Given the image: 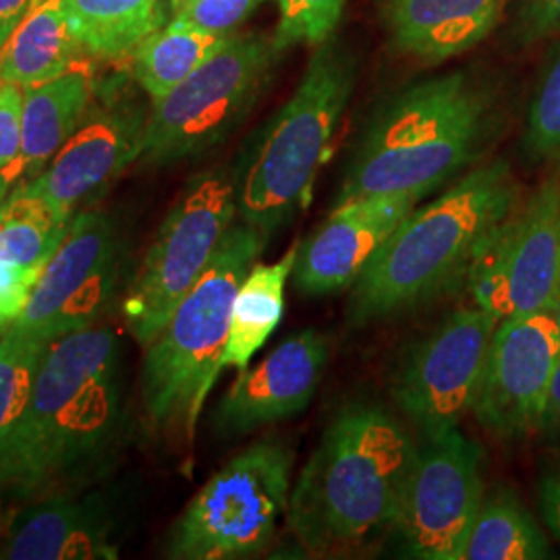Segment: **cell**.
<instances>
[{"instance_id": "obj_38", "label": "cell", "mask_w": 560, "mask_h": 560, "mask_svg": "<svg viewBox=\"0 0 560 560\" xmlns=\"http://www.w3.org/2000/svg\"><path fill=\"white\" fill-rule=\"evenodd\" d=\"M550 312H552V316H555V320H557V326H559L560 330V289L559 293H557V300H555L552 307H550Z\"/></svg>"}, {"instance_id": "obj_22", "label": "cell", "mask_w": 560, "mask_h": 560, "mask_svg": "<svg viewBox=\"0 0 560 560\" xmlns=\"http://www.w3.org/2000/svg\"><path fill=\"white\" fill-rule=\"evenodd\" d=\"M81 44L71 32L62 0H42L4 44V83L32 88L55 80L80 62Z\"/></svg>"}, {"instance_id": "obj_13", "label": "cell", "mask_w": 560, "mask_h": 560, "mask_svg": "<svg viewBox=\"0 0 560 560\" xmlns=\"http://www.w3.org/2000/svg\"><path fill=\"white\" fill-rule=\"evenodd\" d=\"M119 258L110 219L98 210L78 212L11 326L48 342L94 326L115 298Z\"/></svg>"}, {"instance_id": "obj_8", "label": "cell", "mask_w": 560, "mask_h": 560, "mask_svg": "<svg viewBox=\"0 0 560 560\" xmlns=\"http://www.w3.org/2000/svg\"><path fill=\"white\" fill-rule=\"evenodd\" d=\"M279 52L272 38H231L214 57L154 102L140 159L162 166L219 145L260 98Z\"/></svg>"}, {"instance_id": "obj_29", "label": "cell", "mask_w": 560, "mask_h": 560, "mask_svg": "<svg viewBox=\"0 0 560 560\" xmlns=\"http://www.w3.org/2000/svg\"><path fill=\"white\" fill-rule=\"evenodd\" d=\"M525 150L532 159L560 156V46L548 60L529 104Z\"/></svg>"}, {"instance_id": "obj_11", "label": "cell", "mask_w": 560, "mask_h": 560, "mask_svg": "<svg viewBox=\"0 0 560 560\" xmlns=\"http://www.w3.org/2000/svg\"><path fill=\"white\" fill-rule=\"evenodd\" d=\"M474 303L494 318L550 312L560 289V180L548 179L488 240L467 275Z\"/></svg>"}, {"instance_id": "obj_19", "label": "cell", "mask_w": 560, "mask_h": 560, "mask_svg": "<svg viewBox=\"0 0 560 560\" xmlns=\"http://www.w3.org/2000/svg\"><path fill=\"white\" fill-rule=\"evenodd\" d=\"M509 0H384V25L400 55L444 62L455 59L499 25Z\"/></svg>"}, {"instance_id": "obj_18", "label": "cell", "mask_w": 560, "mask_h": 560, "mask_svg": "<svg viewBox=\"0 0 560 560\" xmlns=\"http://www.w3.org/2000/svg\"><path fill=\"white\" fill-rule=\"evenodd\" d=\"M119 548L101 499L52 494L25 506L13 520L0 559L113 560Z\"/></svg>"}, {"instance_id": "obj_5", "label": "cell", "mask_w": 560, "mask_h": 560, "mask_svg": "<svg viewBox=\"0 0 560 560\" xmlns=\"http://www.w3.org/2000/svg\"><path fill=\"white\" fill-rule=\"evenodd\" d=\"M266 241L258 229L235 222L200 280L145 347L141 402L162 432L194 439L203 402L221 376L233 301Z\"/></svg>"}, {"instance_id": "obj_4", "label": "cell", "mask_w": 560, "mask_h": 560, "mask_svg": "<svg viewBox=\"0 0 560 560\" xmlns=\"http://www.w3.org/2000/svg\"><path fill=\"white\" fill-rule=\"evenodd\" d=\"M492 119L490 92L463 71L405 88L363 131L337 203L382 194L428 196L478 161Z\"/></svg>"}, {"instance_id": "obj_15", "label": "cell", "mask_w": 560, "mask_h": 560, "mask_svg": "<svg viewBox=\"0 0 560 560\" xmlns=\"http://www.w3.org/2000/svg\"><path fill=\"white\" fill-rule=\"evenodd\" d=\"M328 363V339L305 328L282 340L264 360L240 372L212 423L222 439L256 432L307 409Z\"/></svg>"}, {"instance_id": "obj_35", "label": "cell", "mask_w": 560, "mask_h": 560, "mask_svg": "<svg viewBox=\"0 0 560 560\" xmlns=\"http://www.w3.org/2000/svg\"><path fill=\"white\" fill-rule=\"evenodd\" d=\"M541 432H546L552 439H560V360L555 368L550 388H548V399H546L544 418H541Z\"/></svg>"}, {"instance_id": "obj_27", "label": "cell", "mask_w": 560, "mask_h": 560, "mask_svg": "<svg viewBox=\"0 0 560 560\" xmlns=\"http://www.w3.org/2000/svg\"><path fill=\"white\" fill-rule=\"evenodd\" d=\"M48 345L15 326L0 339V444L9 439L30 402Z\"/></svg>"}, {"instance_id": "obj_31", "label": "cell", "mask_w": 560, "mask_h": 560, "mask_svg": "<svg viewBox=\"0 0 560 560\" xmlns=\"http://www.w3.org/2000/svg\"><path fill=\"white\" fill-rule=\"evenodd\" d=\"M560 32V0H520L511 36L517 44H534Z\"/></svg>"}, {"instance_id": "obj_12", "label": "cell", "mask_w": 560, "mask_h": 560, "mask_svg": "<svg viewBox=\"0 0 560 560\" xmlns=\"http://www.w3.org/2000/svg\"><path fill=\"white\" fill-rule=\"evenodd\" d=\"M499 318L463 307L405 351L393 374V397L425 436L459 428L474 409Z\"/></svg>"}, {"instance_id": "obj_30", "label": "cell", "mask_w": 560, "mask_h": 560, "mask_svg": "<svg viewBox=\"0 0 560 560\" xmlns=\"http://www.w3.org/2000/svg\"><path fill=\"white\" fill-rule=\"evenodd\" d=\"M266 0H185L173 11V20L208 34L229 36Z\"/></svg>"}, {"instance_id": "obj_34", "label": "cell", "mask_w": 560, "mask_h": 560, "mask_svg": "<svg viewBox=\"0 0 560 560\" xmlns=\"http://www.w3.org/2000/svg\"><path fill=\"white\" fill-rule=\"evenodd\" d=\"M541 520L560 541V465L550 469L540 480Z\"/></svg>"}, {"instance_id": "obj_33", "label": "cell", "mask_w": 560, "mask_h": 560, "mask_svg": "<svg viewBox=\"0 0 560 560\" xmlns=\"http://www.w3.org/2000/svg\"><path fill=\"white\" fill-rule=\"evenodd\" d=\"M40 272L42 268H21L0 261V318L9 322L20 318Z\"/></svg>"}, {"instance_id": "obj_26", "label": "cell", "mask_w": 560, "mask_h": 560, "mask_svg": "<svg viewBox=\"0 0 560 560\" xmlns=\"http://www.w3.org/2000/svg\"><path fill=\"white\" fill-rule=\"evenodd\" d=\"M71 221L20 183L0 210V261L44 268L65 240Z\"/></svg>"}, {"instance_id": "obj_7", "label": "cell", "mask_w": 560, "mask_h": 560, "mask_svg": "<svg viewBox=\"0 0 560 560\" xmlns=\"http://www.w3.org/2000/svg\"><path fill=\"white\" fill-rule=\"evenodd\" d=\"M293 448L258 441L203 483L173 525L164 555L177 560H245L277 538L291 499Z\"/></svg>"}, {"instance_id": "obj_40", "label": "cell", "mask_w": 560, "mask_h": 560, "mask_svg": "<svg viewBox=\"0 0 560 560\" xmlns=\"http://www.w3.org/2000/svg\"><path fill=\"white\" fill-rule=\"evenodd\" d=\"M11 324H13V322H9L7 318H0V335H2L4 330H9V328H11Z\"/></svg>"}, {"instance_id": "obj_37", "label": "cell", "mask_w": 560, "mask_h": 560, "mask_svg": "<svg viewBox=\"0 0 560 560\" xmlns=\"http://www.w3.org/2000/svg\"><path fill=\"white\" fill-rule=\"evenodd\" d=\"M11 185H15L13 180L9 179L2 171H0V210L4 206V201L9 198V191H11Z\"/></svg>"}, {"instance_id": "obj_17", "label": "cell", "mask_w": 560, "mask_h": 560, "mask_svg": "<svg viewBox=\"0 0 560 560\" xmlns=\"http://www.w3.org/2000/svg\"><path fill=\"white\" fill-rule=\"evenodd\" d=\"M145 120L136 110H101L83 119L38 177L21 185L73 219L81 206L101 198L120 173L138 161Z\"/></svg>"}, {"instance_id": "obj_10", "label": "cell", "mask_w": 560, "mask_h": 560, "mask_svg": "<svg viewBox=\"0 0 560 560\" xmlns=\"http://www.w3.org/2000/svg\"><path fill=\"white\" fill-rule=\"evenodd\" d=\"M483 448L459 428L425 436L405 483L395 532L407 557L463 560L483 502Z\"/></svg>"}, {"instance_id": "obj_39", "label": "cell", "mask_w": 560, "mask_h": 560, "mask_svg": "<svg viewBox=\"0 0 560 560\" xmlns=\"http://www.w3.org/2000/svg\"><path fill=\"white\" fill-rule=\"evenodd\" d=\"M2 65H4V46L0 48V90L4 85V78H2Z\"/></svg>"}, {"instance_id": "obj_23", "label": "cell", "mask_w": 560, "mask_h": 560, "mask_svg": "<svg viewBox=\"0 0 560 560\" xmlns=\"http://www.w3.org/2000/svg\"><path fill=\"white\" fill-rule=\"evenodd\" d=\"M71 32L94 57L120 59L162 23V0H62Z\"/></svg>"}, {"instance_id": "obj_32", "label": "cell", "mask_w": 560, "mask_h": 560, "mask_svg": "<svg viewBox=\"0 0 560 560\" xmlns=\"http://www.w3.org/2000/svg\"><path fill=\"white\" fill-rule=\"evenodd\" d=\"M25 90L18 83H4L0 90V171L21 152V119Z\"/></svg>"}, {"instance_id": "obj_6", "label": "cell", "mask_w": 560, "mask_h": 560, "mask_svg": "<svg viewBox=\"0 0 560 560\" xmlns=\"http://www.w3.org/2000/svg\"><path fill=\"white\" fill-rule=\"evenodd\" d=\"M358 81L351 46H316L293 96L266 127L237 179L240 221L268 240L310 201Z\"/></svg>"}, {"instance_id": "obj_16", "label": "cell", "mask_w": 560, "mask_h": 560, "mask_svg": "<svg viewBox=\"0 0 560 560\" xmlns=\"http://www.w3.org/2000/svg\"><path fill=\"white\" fill-rule=\"evenodd\" d=\"M420 200L418 194H382L337 203L328 221L300 243L295 289L303 295H330L353 287Z\"/></svg>"}, {"instance_id": "obj_24", "label": "cell", "mask_w": 560, "mask_h": 560, "mask_svg": "<svg viewBox=\"0 0 560 560\" xmlns=\"http://www.w3.org/2000/svg\"><path fill=\"white\" fill-rule=\"evenodd\" d=\"M231 38L173 20L138 44L133 50V75L152 102L161 101Z\"/></svg>"}, {"instance_id": "obj_21", "label": "cell", "mask_w": 560, "mask_h": 560, "mask_svg": "<svg viewBox=\"0 0 560 560\" xmlns=\"http://www.w3.org/2000/svg\"><path fill=\"white\" fill-rule=\"evenodd\" d=\"M298 254L300 243H293L289 252L275 264L256 261L241 282L231 310L222 370H247L249 361L254 360V355L277 330L284 314V287L289 277H293Z\"/></svg>"}, {"instance_id": "obj_41", "label": "cell", "mask_w": 560, "mask_h": 560, "mask_svg": "<svg viewBox=\"0 0 560 560\" xmlns=\"http://www.w3.org/2000/svg\"><path fill=\"white\" fill-rule=\"evenodd\" d=\"M183 2H185V0H171V7H173V11H175L179 4H183Z\"/></svg>"}, {"instance_id": "obj_3", "label": "cell", "mask_w": 560, "mask_h": 560, "mask_svg": "<svg viewBox=\"0 0 560 560\" xmlns=\"http://www.w3.org/2000/svg\"><path fill=\"white\" fill-rule=\"evenodd\" d=\"M515 201L517 183L509 164L497 161L413 208L353 282L347 320L363 326L390 318L467 280Z\"/></svg>"}, {"instance_id": "obj_14", "label": "cell", "mask_w": 560, "mask_h": 560, "mask_svg": "<svg viewBox=\"0 0 560 560\" xmlns=\"http://www.w3.org/2000/svg\"><path fill=\"white\" fill-rule=\"evenodd\" d=\"M559 360L560 330L552 312L499 322L471 409L481 428L501 441L540 432Z\"/></svg>"}, {"instance_id": "obj_2", "label": "cell", "mask_w": 560, "mask_h": 560, "mask_svg": "<svg viewBox=\"0 0 560 560\" xmlns=\"http://www.w3.org/2000/svg\"><path fill=\"white\" fill-rule=\"evenodd\" d=\"M416 451L386 409L347 405L291 488L289 529L314 557L360 548L395 525Z\"/></svg>"}, {"instance_id": "obj_1", "label": "cell", "mask_w": 560, "mask_h": 560, "mask_svg": "<svg viewBox=\"0 0 560 560\" xmlns=\"http://www.w3.org/2000/svg\"><path fill=\"white\" fill-rule=\"evenodd\" d=\"M119 337L88 326L55 339L30 402L0 444V492L38 497L96 467L119 439Z\"/></svg>"}, {"instance_id": "obj_20", "label": "cell", "mask_w": 560, "mask_h": 560, "mask_svg": "<svg viewBox=\"0 0 560 560\" xmlns=\"http://www.w3.org/2000/svg\"><path fill=\"white\" fill-rule=\"evenodd\" d=\"M23 90L20 156L2 171L13 183L38 177L80 129L94 98V81L80 60L59 78Z\"/></svg>"}, {"instance_id": "obj_9", "label": "cell", "mask_w": 560, "mask_h": 560, "mask_svg": "<svg viewBox=\"0 0 560 560\" xmlns=\"http://www.w3.org/2000/svg\"><path fill=\"white\" fill-rule=\"evenodd\" d=\"M235 219H240L235 177L217 168L187 183L122 301L127 328L141 347L159 337L214 258Z\"/></svg>"}, {"instance_id": "obj_36", "label": "cell", "mask_w": 560, "mask_h": 560, "mask_svg": "<svg viewBox=\"0 0 560 560\" xmlns=\"http://www.w3.org/2000/svg\"><path fill=\"white\" fill-rule=\"evenodd\" d=\"M30 13V0H0V48Z\"/></svg>"}, {"instance_id": "obj_28", "label": "cell", "mask_w": 560, "mask_h": 560, "mask_svg": "<svg viewBox=\"0 0 560 560\" xmlns=\"http://www.w3.org/2000/svg\"><path fill=\"white\" fill-rule=\"evenodd\" d=\"M347 0H277L279 23L272 36L275 50L291 46H318L332 38Z\"/></svg>"}, {"instance_id": "obj_25", "label": "cell", "mask_w": 560, "mask_h": 560, "mask_svg": "<svg viewBox=\"0 0 560 560\" xmlns=\"http://www.w3.org/2000/svg\"><path fill=\"white\" fill-rule=\"evenodd\" d=\"M550 546L538 521L509 488L483 497L465 544L463 560L550 559Z\"/></svg>"}]
</instances>
